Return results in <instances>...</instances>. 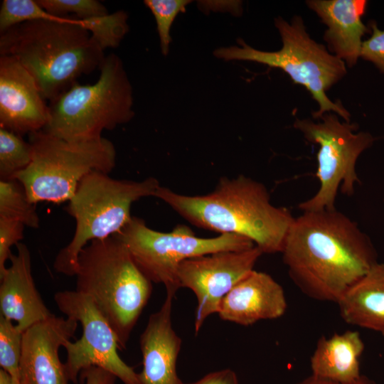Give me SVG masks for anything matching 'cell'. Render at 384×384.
<instances>
[{"instance_id":"17","label":"cell","mask_w":384,"mask_h":384,"mask_svg":"<svg viewBox=\"0 0 384 384\" xmlns=\"http://www.w3.org/2000/svg\"><path fill=\"white\" fill-rule=\"evenodd\" d=\"M16 254L10 257L11 265L0 275L1 316L15 321L25 331L54 314L43 302L33 280L31 258L28 247L16 245Z\"/></svg>"},{"instance_id":"22","label":"cell","mask_w":384,"mask_h":384,"mask_svg":"<svg viewBox=\"0 0 384 384\" xmlns=\"http://www.w3.org/2000/svg\"><path fill=\"white\" fill-rule=\"evenodd\" d=\"M33 150L29 142L22 136L0 127V178L15 179L28 166Z\"/></svg>"},{"instance_id":"30","label":"cell","mask_w":384,"mask_h":384,"mask_svg":"<svg viewBox=\"0 0 384 384\" xmlns=\"http://www.w3.org/2000/svg\"><path fill=\"white\" fill-rule=\"evenodd\" d=\"M116 376L110 372L97 366L82 370L79 381L84 384H115Z\"/></svg>"},{"instance_id":"25","label":"cell","mask_w":384,"mask_h":384,"mask_svg":"<svg viewBox=\"0 0 384 384\" xmlns=\"http://www.w3.org/2000/svg\"><path fill=\"white\" fill-rule=\"evenodd\" d=\"M23 332L16 324L0 316L1 369L18 382Z\"/></svg>"},{"instance_id":"10","label":"cell","mask_w":384,"mask_h":384,"mask_svg":"<svg viewBox=\"0 0 384 384\" xmlns=\"http://www.w3.org/2000/svg\"><path fill=\"white\" fill-rule=\"evenodd\" d=\"M319 119V122L297 119L294 124L308 142L319 146L316 176L320 186L312 197L299 204L302 212L336 208L338 189L351 196L356 184L360 182L356 161L374 141L370 133L356 132V124L341 122L336 114H324Z\"/></svg>"},{"instance_id":"12","label":"cell","mask_w":384,"mask_h":384,"mask_svg":"<svg viewBox=\"0 0 384 384\" xmlns=\"http://www.w3.org/2000/svg\"><path fill=\"white\" fill-rule=\"evenodd\" d=\"M262 254L254 246L196 257L180 264L177 272L179 287L191 289L196 297V334L209 316L218 313L222 299L231 289L254 270Z\"/></svg>"},{"instance_id":"7","label":"cell","mask_w":384,"mask_h":384,"mask_svg":"<svg viewBox=\"0 0 384 384\" xmlns=\"http://www.w3.org/2000/svg\"><path fill=\"white\" fill-rule=\"evenodd\" d=\"M274 23L282 41L280 50L262 51L238 39V46L218 48L214 56L226 61H253L280 68L294 83L305 87L317 102L319 108L312 113L314 118L319 119L326 112L333 111L350 122V114L341 103L332 102L326 94L346 75L344 61L310 38L300 16H294L291 23L282 18H276Z\"/></svg>"},{"instance_id":"8","label":"cell","mask_w":384,"mask_h":384,"mask_svg":"<svg viewBox=\"0 0 384 384\" xmlns=\"http://www.w3.org/2000/svg\"><path fill=\"white\" fill-rule=\"evenodd\" d=\"M28 137L32 160L15 178L23 186L28 200L34 204L69 201L85 176L93 171L108 174L116 164L115 147L105 137L74 142L43 130Z\"/></svg>"},{"instance_id":"33","label":"cell","mask_w":384,"mask_h":384,"mask_svg":"<svg viewBox=\"0 0 384 384\" xmlns=\"http://www.w3.org/2000/svg\"><path fill=\"white\" fill-rule=\"evenodd\" d=\"M0 384H19L4 370L0 369Z\"/></svg>"},{"instance_id":"20","label":"cell","mask_w":384,"mask_h":384,"mask_svg":"<svg viewBox=\"0 0 384 384\" xmlns=\"http://www.w3.org/2000/svg\"><path fill=\"white\" fill-rule=\"evenodd\" d=\"M336 304L346 323L384 336V263L374 265Z\"/></svg>"},{"instance_id":"32","label":"cell","mask_w":384,"mask_h":384,"mask_svg":"<svg viewBox=\"0 0 384 384\" xmlns=\"http://www.w3.org/2000/svg\"><path fill=\"white\" fill-rule=\"evenodd\" d=\"M297 384H374L365 376L361 375L358 379L346 383H337L329 380L321 379L311 375L308 378L298 383Z\"/></svg>"},{"instance_id":"5","label":"cell","mask_w":384,"mask_h":384,"mask_svg":"<svg viewBox=\"0 0 384 384\" xmlns=\"http://www.w3.org/2000/svg\"><path fill=\"white\" fill-rule=\"evenodd\" d=\"M100 70L94 84L77 82L50 102L44 132L68 142H89L134 117L132 87L122 60L111 53Z\"/></svg>"},{"instance_id":"19","label":"cell","mask_w":384,"mask_h":384,"mask_svg":"<svg viewBox=\"0 0 384 384\" xmlns=\"http://www.w3.org/2000/svg\"><path fill=\"white\" fill-rule=\"evenodd\" d=\"M364 347L356 331L322 336L310 359L311 375L342 383L358 379L361 376L359 358Z\"/></svg>"},{"instance_id":"4","label":"cell","mask_w":384,"mask_h":384,"mask_svg":"<svg viewBox=\"0 0 384 384\" xmlns=\"http://www.w3.org/2000/svg\"><path fill=\"white\" fill-rule=\"evenodd\" d=\"M76 291L89 296L114 331L121 351L152 293V282L117 235L96 240L80 252Z\"/></svg>"},{"instance_id":"24","label":"cell","mask_w":384,"mask_h":384,"mask_svg":"<svg viewBox=\"0 0 384 384\" xmlns=\"http://www.w3.org/2000/svg\"><path fill=\"white\" fill-rule=\"evenodd\" d=\"M67 18L50 14L37 0H4L0 8V33L28 21H64Z\"/></svg>"},{"instance_id":"6","label":"cell","mask_w":384,"mask_h":384,"mask_svg":"<svg viewBox=\"0 0 384 384\" xmlns=\"http://www.w3.org/2000/svg\"><path fill=\"white\" fill-rule=\"evenodd\" d=\"M159 186L154 177L136 181L113 178L98 171L85 176L65 208L75 220V230L70 242L57 254L55 270L75 276L81 250L93 240L118 233L132 217V204L154 196Z\"/></svg>"},{"instance_id":"23","label":"cell","mask_w":384,"mask_h":384,"mask_svg":"<svg viewBox=\"0 0 384 384\" xmlns=\"http://www.w3.org/2000/svg\"><path fill=\"white\" fill-rule=\"evenodd\" d=\"M128 15L123 10L102 16L80 20L81 26L91 34L98 46L105 50L117 48L129 32Z\"/></svg>"},{"instance_id":"29","label":"cell","mask_w":384,"mask_h":384,"mask_svg":"<svg viewBox=\"0 0 384 384\" xmlns=\"http://www.w3.org/2000/svg\"><path fill=\"white\" fill-rule=\"evenodd\" d=\"M372 35L362 43L360 56L373 62L384 73V31L378 29L375 22L370 23Z\"/></svg>"},{"instance_id":"27","label":"cell","mask_w":384,"mask_h":384,"mask_svg":"<svg viewBox=\"0 0 384 384\" xmlns=\"http://www.w3.org/2000/svg\"><path fill=\"white\" fill-rule=\"evenodd\" d=\"M50 14L67 17L75 14L78 19L84 20L108 14L107 8L97 0H37Z\"/></svg>"},{"instance_id":"18","label":"cell","mask_w":384,"mask_h":384,"mask_svg":"<svg viewBox=\"0 0 384 384\" xmlns=\"http://www.w3.org/2000/svg\"><path fill=\"white\" fill-rule=\"evenodd\" d=\"M366 0H311L308 6L328 26L324 38L335 55L353 66L361 55V38L368 31L361 21Z\"/></svg>"},{"instance_id":"3","label":"cell","mask_w":384,"mask_h":384,"mask_svg":"<svg viewBox=\"0 0 384 384\" xmlns=\"http://www.w3.org/2000/svg\"><path fill=\"white\" fill-rule=\"evenodd\" d=\"M0 33V55L19 62L49 102L100 69L106 57L77 18L28 21Z\"/></svg>"},{"instance_id":"2","label":"cell","mask_w":384,"mask_h":384,"mask_svg":"<svg viewBox=\"0 0 384 384\" xmlns=\"http://www.w3.org/2000/svg\"><path fill=\"white\" fill-rule=\"evenodd\" d=\"M154 197L198 228L250 239L263 254L281 253L295 218L272 204L263 183L244 175L220 178L206 195H182L160 186Z\"/></svg>"},{"instance_id":"15","label":"cell","mask_w":384,"mask_h":384,"mask_svg":"<svg viewBox=\"0 0 384 384\" xmlns=\"http://www.w3.org/2000/svg\"><path fill=\"white\" fill-rule=\"evenodd\" d=\"M174 297L166 294L161 308L149 316L140 335L142 370L137 373L140 384H185L176 370L182 341L172 326Z\"/></svg>"},{"instance_id":"31","label":"cell","mask_w":384,"mask_h":384,"mask_svg":"<svg viewBox=\"0 0 384 384\" xmlns=\"http://www.w3.org/2000/svg\"><path fill=\"white\" fill-rule=\"evenodd\" d=\"M185 384H239L236 373L231 369L225 368L211 372L201 379Z\"/></svg>"},{"instance_id":"16","label":"cell","mask_w":384,"mask_h":384,"mask_svg":"<svg viewBox=\"0 0 384 384\" xmlns=\"http://www.w3.org/2000/svg\"><path fill=\"white\" fill-rule=\"evenodd\" d=\"M287 308L282 287L269 274L253 270L222 299L217 314L224 321L250 326L278 319Z\"/></svg>"},{"instance_id":"26","label":"cell","mask_w":384,"mask_h":384,"mask_svg":"<svg viewBox=\"0 0 384 384\" xmlns=\"http://www.w3.org/2000/svg\"><path fill=\"white\" fill-rule=\"evenodd\" d=\"M190 0H145L144 4L151 11L156 23L160 47L164 55L169 52L172 23L179 13L186 11Z\"/></svg>"},{"instance_id":"1","label":"cell","mask_w":384,"mask_h":384,"mask_svg":"<svg viewBox=\"0 0 384 384\" xmlns=\"http://www.w3.org/2000/svg\"><path fill=\"white\" fill-rule=\"evenodd\" d=\"M281 253L300 291L335 303L378 262L370 238L336 208L303 211L289 228Z\"/></svg>"},{"instance_id":"9","label":"cell","mask_w":384,"mask_h":384,"mask_svg":"<svg viewBox=\"0 0 384 384\" xmlns=\"http://www.w3.org/2000/svg\"><path fill=\"white\" fill-rule=\"evenodd\" d=\"M115 235L125 244L146 277L152 283L163 284L166 294L174 296L180 289L177 272L183 261L217 252L244 250L255 246L250 239L233 234L200 238L188 226L182 224L177 225L171 232H160L149 228L143 219L134 216Z\"/></svg>"},{"instance_id":"21","label":"cell","mask_w":384,"mask_h":384,"mask_svg":"<svg viewBox=\"0 0 384 384\" xmlns=\"http://www.w3.org/2000/svg\"><path fill=\"white\" fill-rule=\"evenodd\" d=\"M0 218L15 220L32 228L39 227L36 204L28 200L23 186L16 178L0 181Z\"/></svg>"},{"instance_id":"28","label":"cell","mask_w":384,"mask_h":384,"mask_svg":"<svg viewBox=\"0 0 384 384\" xmlns=\"http://www.w3.org/2000/svg\"><path fill=\"white\" fill-rule=\"evenodd\" d=\"M24 227L19 221L0 218V275L6 269V262L12 255V245H16L23 238Z\"/></svg>"},{"instance_id":"14","label":"cell","mask_w":384,"mask_h":384,"mask_svg":"<svg viewBox=\"0 0 384 384\" xmlns=\"http://www.w3.org/2000/svg\"><path fill=\"white\" fill-rule=\"evenodd\" d=\"M49 114L33 76L14 58L0 55V127L29 134L45 128Z\"/></svg>"},{"instance_id":"11","label":"cell","mask_w":384,"mask_h":384,"mask_svg":"<svg viewBox=\"0 0 384 384\" xmlns=\"http://www.w3.org/2000/svg\"><path fill=\"white\" fill-rule=\"evenodd\" d=\"M58 309L66 317L80 323L82 334L75 342L63 346L67 353L64 363L70 382L78 384L80 372L91 366L102 368L116 376L124 384H140L137 373L119 356L121 351L112 327L87 295L76 290L55 294Z\"/></svg>"},{"instance_id":"13","label":"cell","mask_w":384,"mask_h":384,"mask_svg":"<svg viewBox=\"0 0 384 384\" xmlns=\"http://www.w3.org/2000/svg\"><path fill=\"white\" fill-rule=\"evenodd\" d=\"M78 324L54 314L23 332L19 384H69L59 349L74 336Z\"/></svg>"}]
</instances>
